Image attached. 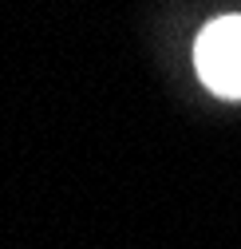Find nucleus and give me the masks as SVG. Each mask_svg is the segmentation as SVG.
I'll use <instances>...</instances> for the list:
<instances>
[{
	"label": "nucleus",
	"mask_w": 241,
	"mask_h": 249,
	"mask_svg": "<svg viewBox=\"0 0 241 249\" xmlns=\"http://www.w3.org/2000/svg\"><path fill=\"white\" fill-rule=\"evenodd\" d=\"M198 79L222 99H241V16L206 24L194 40Z\"/></svg>",
	"instance_id": "nucleus-1"
}]
</instances>
